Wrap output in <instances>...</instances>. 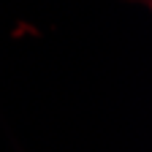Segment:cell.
I'll use <instances>...</instances> for the list:
<instances>
[]
</instances>
